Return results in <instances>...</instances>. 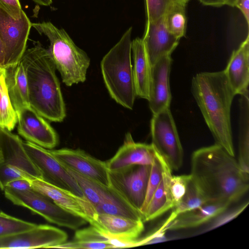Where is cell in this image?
<instances>
[{"mask_svg":"<svg viewBox=\"0 0 249 249\" xmlns=\"http://www.w3.org/2000/svg\"><path fill=\"white\" fill-rule=\"evenodd\" d=\"M190 175L210 201L231 204L249 188V176L243 172L234 156L216 144L193 152Z\"/></svg>","mask_w":249,"mask_h":249,"instance_id":"cell-1","label":"cell"},{"mask_svg":"<svg viewBox=\"0 0 249 249\" xmlns=\"http://www.w3.org/2000/svg\"><path fill=\"white\" fill-rule=\"evenodd\" d=\"M191 90L215 144L234 157L231 109L235 95L224 71L197 73Z\"/></svg>","mask_w":249,"mask_h":249,"instance_id":"cell-2","label":"cell"},{"mask_svg":"<svg viewBox=\"0 0 249 249\" xmlns=\"http://www.w3.org/2000/svg\"><path fill=\"white\" fill-rule=\"evenodd\" d=\"M26 76L31 107L43 118L61 122L66 107L56 68L48 50L37 41L20 60Z\"/></svg>","mask_w":249,"mask_h":249,"instance_id":"cell-3","label":"cell"},{"mask_svg":"<svg viewBox=\"0 0 249 249\" xmlns=\"http://www.w3.org/2000/svg\"><path fill=\"white\" fill-rule=\"evenodd\" d=\"M129 27L101 62L107 89L118 104L132 109L136 96L131 64V34Z\"/></svg>","mask_w":249,"mask_h":249,"instance_id":"cell-4","label":"cell"},{"mask_svg":"<svg viewBox=\"0 0 249 249\" xmlns=\"http://www.w3.org/2000/svg\"><path fill=\"white\" fill-rule=\"evenodd\" d=\"M32 26L49 40L48 50L62 82L67 86L85 82L90 59L65 30L50 21L33 23Z\"/></svg>","mask_w":249,"mask_h":249,"instance_id":"cell-5","label":"cell"},{"mask_svg":"<svg viewBox=\"0 0 249 249\" xmlns=\"http://www.w3.org/2000/svg\"><path fill=\"white\" fill-rule=\"evenodd\" d=\"M42 179V175L33 162L19 137L0 128V189L3 190L9 182L17 179Z\"/></svg>","mask_w":249,"mask_h":249,"instance_id":"cell-6","label":"cell"},{"mask_svg":"<svg viewBox=\"0 0 249 249\" xmlns=\"http://www.w3.org/2000/svg\"><path fill=\"white\" fill-rule=\"evenodd\" d=\"M3 191L6 198L14 204L29 209L50 223L71 230H77L87 222L33 189L16 190L6 187Z\"/></svg>","mask_w":249,"mask_h":249,"instance_id":"cell-7","label":"cell"},{"mask_svg":"<svg viewBox=\"0 0 249 249\" xmlns=\"http://www.w3.org/2000/svg\"><path fill=\"white\" fill-rule=\"evenodd\" d=\"M150 128L153 147L172 170H178L183 163V149L169 108L153 115Z\"/></svg>","mask_w":249,"mask_h":249,"instance_id":"cell-8","label":"cell"},{"mask_svg":"<svg viewBox=\"0 0 249 249\" xmlns=\"http://www.w3.org/2000/svg\"><path fill=\"white\" fill-rule=\"evenodd\" d=\"M23 144L30 159L40 172L43 180L85 197L76 180L49 149L28 141L23 142Z\"/></svg>","mask_w":249,"mask_h":249,"instance_id":"cell-9","label":"cell"},{"mask_svg":"<svg viewBox=\"0 0 249 249\" xmlns=\"http://www.w3.org/2000/svg\"><path fill=\"white\" fill-rule=\"evenodd\" d=\"M32 23L23 10L21 17L14 19L0 9V38L4 51L3 68L19 62L26 50Z\"/></svg>","mask_w":249,"mask_h":249,"instance_id":"cell-10","label":"cell"},{"mask_svg":"<svg viewBox=\"0 0 249 249\" xmlns=\"http://www.w3.org/2000/svg\"><path fill=\"white\" fill-rule=\"evenodd\" d=\"M151 165H134L109 171L110 186L140 212L146 196Z\"/></svg>","mask_w":249,"mask_h":249,"instance_id":"cell-11","label":"cell"},{"mask_svg":"<svg viewBox=\"0 0 249 249\" xmlns=\"http://www.w3.org/2000/svg\"><path fill=\"white\" fill-rule=\"evenodd\" d=\"M64 231L46 224L17 233L0 237V249L53 248L68 239Z\"/></svg>","mask_w":249,"mask_h":249,"instance_id":"cell-12","label":"cell"},{"mask_svg":"<svg viewBox=\"0 0 249 249\" xmlns=\"http://www.w3.org/2000/svg\"><path fill=\"white\" fill-rule=\"evenodd\" d=\"M49 151L65 168L73 170L104 186H110L109 171L106 161L97 159L79 149L64 148Z\"/></svg>","mask_w":249,"mask_h":249,"instance_id":"cell-13","label":"cell"},{"mask_svg":"<svg viewBox=\"0 0 249 249\" xmlns=\"http://www.w3.org/2000/svg\"><path fill=\"white\" fill-rule=\"evenodd\" d=\"M29 180L32 189L48 196L63 209L94 226L97 213L94 207L86 197L52 185L41 178H35Z\"/></svg>","mask_w":249,"mask_h":249,"instance_id":"cell-14","label":"cell"},{"mask_svg":"<svg viewBox=\"0 0 249 249\" xmlns=\"http://www.w3.org/2000/svg\"><path fill=\"white\" fill-rule=\"evenodd\" d=\"M18 132L27 141L51 149L58 142L57 133L50 124L31 106L17 114Z\"/></svg>","mask_w":249,"mask_h":249,"instance_id":"cell-15","label":"cell"},{"mask_svg":"<svg viewBox=\"0 0 249 249\" xmlns=\"http://www.w3.org/2000/svg\"><path fill=\"white\" fill-rule=\"evenodd\" d=\"M142 39L151 67L160 58L171 55L179 40L168 30L163 17L146 22Z\"/></svg>","mask_w":249,"mask_h":249,"instance_id":"cell-16","label":"cell"},{"mask_svg":"<svg viewBox=\"0 0 249 249\" xmlns=\"http://www.w3.org/2000/svg\"><path fill=\"white\" fill-rule=\"evenodd\" d=\"M172 63L171 55L160 58L151 67L149 106L153 114L170 107L171 94L169 77Z\"/></svg>","mask_w":249,"mask_h":249,"instance_id":"cell-17","label":"cell"},{"mask_svg":"<svg viewBox=\"0 0 249 249\" xmlns=\"http://www.w3.org/2000/svg\"><path fill=\"white\" fill-rule=\"evenodd\" d=\"M155 149L151 144L136 142L130 133L126 134L123 144L106 161L108 171L119 170L134 165H151Z\"/></svg>","mask_w":249,"mask_h":249,"instance_id":"cell-18","label":"cell"},{"mask_svg":"<svg viewBox=\"0 0 249 249\" xmlns=\"http://www.w3.org/2000/svg\"><path fill=\"white\" fill-rule=\"evenodd\" d=\"M223 71L235 95H249V34L239 48L233 51L227 67Z\"/></svg>","mask_w":249,"mask_h":249,"instance_id":"cell-19","label":"cell"},{"mask_svg":"<svg viewBox=\"0 0 249 249\" xmlns=\"http://www.w3.org/2000/svg\"><path fill=\"white\" fill-rule=\"evenodd\" d=\"M227 202L209 201L196 208L180 213L168 222H164L160 230H175L198 227L213 220L230 205Z\"/></svg>","mask_w":249,"mask_h":249,"instance_id":"cell-20","label":"cell"},{"mask_svg":"<svg viewBox=\"0 0 249 249\" xmlns=\"http://www.w3.org/2000/svg\"><path fill=\"white\" fill-rule=\"evenodd\" d=\"M143 222L112 214L97 213L93 227L105 234L125 240H136L144 231Z\"/></svg>","mask_w":249,"mask_h":249,"instance_id":"cell-21","label":"cell"},{"mask_svg":"<svg viewBox=\"0 0 249 249\" xmlns=\"http://www.w3.org/2000/svg\"><path fill=\"white\" fill-rule=\"evenodd\" d=\"M131 52L134 61L133 75L136 95L148 100L151 66L142 38L137 37L132 41Z\"/></svg>","mask_w":249,"mask_h":249,"instance_id":"cell-22","label":"cell"},{"mask_svg":"<svg viewBox=\"0 0 249 249\" xmlns=\"http://www.w3.org/2000/svg\"><path fill=\"white\" fill-rule=\"evenodd\" d=\"M4 76L8 94L17 114L31 106L26 74L20 61L5 69Z\"/></svg>","mask_w":249,"mask_h":249,"instance_id":"cell-23","label":"cell"},{"mask_svg":"<svg viewBox=\"0 0 249 249\" xmlns=\"http://www.w3.org/2000/svg\"><path fill=\"white\" fill-rule=\"evenodd\" d=\"M162 178L143 213V221L153 220L174 207L169 189L172 169L162 158Z\"/></svg>","mask_w":249,"mask_h":249,"instance_id":"cell-24","label":"cell"},{"mask_svg":"<svg viewBox=\"0 0 249 249\" xmlns=\"http://www.w3.org/2000/svg\"><path fill=\"white\" fill-rule=\"evenodd\" d=\"M95 209L97 213H107L143 221L141 212L111 186L106 188L104 198Z\"/></svg>","mask_w":249,"mask_h":249,"instance_id":"cell-25","label":"cell"},{"mask_svg":"<svg viewBox=\"0 0 249 249\" xmlns=\"http://www.w3.org/2000/svg\"><path fill=\"white\" fill-rule=\"evenodd\" d=\"M53 248L69 249H114L108 238L94 227L77 230L70 241L55 246Z\"/></svg>","mask_w":249,"mask_h":249,"instance_id":"cell-26","label":"cell"},{"mask_svg":"<svg viewBox=\"0 0 249 249\" xmlns=\"http://www.w3.org/2000/svg\"><path fill=\"white\" fill-rule=\"evenodd\" d=\"M239 156L241 170L249 176V98L241 95L239 100Z\"/></svg>","mask_w":249,"mask_h":249,"instance_id":"cell-27","label":"cell"},{"mask_svg":"<svg viewBox=\"0 0 249 249\" xmlns=\"http://www.w3.org/2000/svg\"><path fill=\"white\" fill-rule=\"evenodd\" d=\"M209 201L191 177L185 194L179 203L172 208L171 213L165 222L170 221L180 213L198 207Z\"/></svg>","mask_w":249,"mask_h":249,"instance_id":"cell-28","label":"cell"},{"mask_svg":"<svg viewBox=\"0 0 249 249\" xmlns=\"http://www.w3.org/2000/svg\"><path fill=\"white\" fill-rule=\"evenodd\" d=\"M185 4L175 0L163 17L168 30L178 39L183 37L185 34Z\"/></svg>","mask_w":249,"mask_h":249,"instance_id":"cell-29","label":"cell"},{"mask_svg":"<svg viewBox=\"0 0 249 249\" xmlns=\"http://www.w3.org/2000/svg\"><path fill=\"white\" fill-rule=\"evenodd\" d=\"M17 123V114L8 94L4 72L0 75V128L11 131Z\"/></svg>","mask_w":249,"mask_h":249,"instance_id":"cell-30","label":"cell"},{"mask_svg":"<svg viewBox=\"0 0 249 249\" xmlns=\"http://www.w3.org/2000/svg\"><path fill=\"white\" fill-rule=\"evenodd\" d=\"M80 186L84 196L94 208L103 200L107 187L101 185L73 170L66 168Z\"/></svg>","mask_w":249,"mask_h":249,"instance_id":"cell-31","label":"cell"},{"mask_svg":"<svg viewBox=\"0 0 249 249\" xmlns=\"http://www.w3.org/2000/svg\"><path fill=\"white\" fill-rule=\"evenodd\" d=\"M155 149V148H154ZM162 178V157L155 150V156L151 165V171L148 179L146 196L141 210L142 214L150 201L155 191L160 184Z\"/></svg>","mask_w":249,"mask_h":249,"instance_id":"cell-32","label":"cell"},{"mask_svg":"<svg viewBox=\"0 0 249 249\" xmlns=\"http://www.w3.org/2000/svg\"><path fill=\"white\" fill-rule=\"evenodd\" d=\"M36 225L7 214L0 210V237L28 230Z\"/></svg>","mask_w":249,"mask_h":249,"instance_id":"cell-33","label":"cell"},{"mask_svg":"<svg viewBox=\"0 0 249 249\" xmlns=\"http://www.w3.org/2000/svg\"><path fill=\"white\" fill-rule=\"evenodd\" d=\"M191 178V175H172L170 180L169 189L173 208L179 203L185 194Z\"/></svg>","mask_w":249,"mask_h":249,"instance_id":"cell-34","label":"cell"},{"mask_svg":"<svg viewBox=\"0 0 249 249\" xmlns=\"http://www.w3.org/2000/svg\"><path fill=\"white\" fill-rule=\"evenodd\" d=\"M175 0H145L147 20L152 22L163 18Z\"/></svg>","mask_w":249,"mask_h":249,"instance_id":"cell-35","label":"cell"},{"mask_svg":"<svg viewBox=\"0 0 249 249\" xmlns=\"http://www.w3.org/2000/svg\"><path fill=\"white\" fill-rule=\"evenodd\" d=\"M249 202H247L230 210H227V208L213 219V222L208 226L205 231L215 229L236 218L245 210Z\"/></svg>","mask_w":249,"mask_h":249,"instance_id":"cell-36","label":"cell"},{"mask_svg":"<svg viewBox=\"0 0 249 249\" xmlns=\"http://www.w3.org/2000/svg\"><path fill=\"white\" fill-rule=\"evenodd\" d=\"M0 9L16 20L20 18L23 11L19 0H0Z\"/></svg>","mask_w":249,"mask_h":249,"instance_id":"cell-37","label":"cell"},{"mask_svg":"<svg viewBox=\"0 0 249 249\" xmlns=\"http://www.w3.org/2000/svg\"><path fill=\"white\" fill-rule=\"evenodd\" d=\"M6 187L16 190H28L32 189L29 179H17L7 183Z\"/></svg>","mask_w":249,"mask_h":249,"instance_id":"cell-38","label":"cell"},{"mask_svg":"<svg viewBox=\"0 0 249 249\" xmlns=\"http://www.w3.org/2000/svg\"><path fill=\"white\" fill-rule=\"evenodd\" d=\"M234 7H237L241 11L249 26V0H236Z\"/></svg>","mask_w":249,"mask_h":249,"instance_id":"cell-39","label":"cell"},{"mask_svg":"<svg viewBox=\"0 0 249 249\" xmlns=\"http://www.w3.org/2000/svg\"><path fill=\"white\" fill-rule=\"evenodd\" d=\"M206 6L220 7L226 4V0H198Z\"/></svg>","mask_w":249,"mask_h":249,"instance_id":"cell-40","label":"cell"},{"mask_svg":"<svg viewBox=\"0 0 249 249\" xmlns=\"http://www.w3.org/2000/svg\"><path fill=\"white\" fill-rule=\"evenodd\" d=\"M4 60V51L3 44L0 38V68H3Z\"/></svg>","mask_w":249,"mask_h":249,"instance_id":"cell-41","label":"cell"},{"mask_svg":"<svg viewBox=\"0 0 249 249\" xmlns=\"http://www.w3.org/2000/svg\"><path fill=\"white\" fill-rule=\"evenodd\" d=\"M36 3L42 6H49L52 3V0H32Z\"/></svg>","mask_w":249,"mask_h":249,"instance_id":"cell-42","label":"cell"},{"mask_svg":"<svg viewBox=\"0 0 249 249\" xmlns=\"http://www.w3.org/2000/svg\"><path fill=\"white\" fill-rule=\"evenodd\" d=\"M236 0H226V4L231 7H234V4Z\"/></svg>","mask_w":249,"mask_h":249,"instance_id":"cell-43","label":"cell"},{"mask_svg":"<svg viewBox=\"0 0 249 249\" xmlns=\"http://www.w3.org/2000/svg\"><path fill=\"white\" fill-rule=\"evenodd\" d=\"M177 1L180 2L184 4H186L189 0H177Z\"/></svg>","mask_w":249,"mask_h":249,"instance_id":"cell-44","label":"cell"},{"mask_svg":"<svg viewBox=\"0 0 249 249\" xmlns=\"http://www.w3.org/2000/svg\"><path fill=\"white\" fill-rule=\"evenodd\" d=\"M5 71V69L0 68V75L3 73Z\"/></svg>","mask_w":249,"mask_h":249,"instance_id":"cell-45","label":"cell"}]
</instances>
